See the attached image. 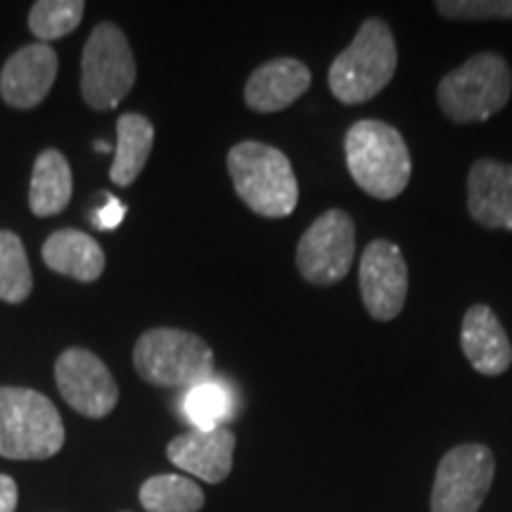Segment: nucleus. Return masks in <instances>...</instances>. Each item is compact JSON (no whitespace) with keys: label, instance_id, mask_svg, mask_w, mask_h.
I'll list each match as a JSON object with an SVG mask.
<instances>
[{"label":"nucleus","instance_id":"nucleus-1","mask_svg":"<svg viewBox=\"0 0 512 512\" xmlns=\"http://www.w3.org/2000/svg\"><path fill=\"white\" fill-rule=\"evenodd\" d=\"M344 155L354 183L375 200H394L413 174L411 152L394 126L361 119L344 136Z\"/></svg>","mask_w":512,"mask_h":512},{"label":"nucleus","instance_id":"nucleus-2","mask_svg":"<svg viewBox=\"0 0 512 512\" xmlns=\"http://www.w3.org/2000/svg\"><path fill=\"white\" fill-rule=\"evenodd\" d=\"M399 67V50L389 24L368 17L354 41L335 57L328 72V86L342 105H363L384 91Z\"/></svg>","mask_w":512,"mask_h":512},{"label":"nucleus","instance_id":"nucleus-3","mask_svg":"<svg viewBox=\"0 0 512 512\" xmlns=\"http://www.w3.org/2000/svg\"><path fill=\"white\" fill-rule=\"evenodd\" d=\"M228 174L235 192L254 214L285 219L297 209L299 183L294 169L278 147L242 140L228 152Z\"/></svg>","mask_w":512,"mask_h":512},{"label":"nucleus","instance_id":"nucleus-4","mask_svg":"<svg viewBox=\"0 0 512 512\" xmlns=\"http://www.w3.org/2000/svg\"><path fill=\"white\" fill-rule=\"evenodd\" d=\"M64 446V422L46 394L0 387V456L46 460Z\"/></svg>","mask_w":512,"mask_h":512},{"label":"nucleus","instance_id":"nucleus-5","mask_svg":"<svg viewBox=\"0 0 512 512\" xmlns=\"http://www.w3.org/2000/svg\"><path fill=\"white\" fill-rule=\"evenodd\" d=\"M512 72L496 53H477L439 81L437 102L446 119L477 124L491 119L508 105Z\"/></svg>","mask_w":512,"mask_h":512},{"label":"nucleus","instance_id":"nucleus-6","mask_svg":"<svg viewBox=\"0 0 512 512\" xmlns=\"http://www.w3.org/2000/svg\"><path fill=\"white\" fill-rule=\"evenodd\" d=\"M133 366L155 387L192 389L214 375V351L195 332L155 328L140 335Z\"/></svg>","mask_w":512,"mask_h":512},{"label":"nucleus","instance_id":"nucleus-7","mask_svg":"<svg viewBox=\"0 0 512 512\" xmlns=\"http://www.w3.org/2000/svg\"><path fill=\"white\" fill-rule=\"evenodd\" d=\"M136 83V60L124 31L102 22L88 36L81 55V93L88 107L105 112L119 107Z\"/></svg>","mask_w":512,"mask_h":512},{"label":"nucleus","instance_id":"nucleus-8","mask_svg":"<svg viewBox=\"0 0 512 512\" xmlns=\"http://www.w3.org/2000/svg\"><path fill=\"white\" fill-rule=\"evenodd\" d=\"M356 256V223L347 211L320 214L297 245V268L311 285L328 287L347 278Z\"/></svg>","mask_w":512,"mask_h":512},{"label":"nucleus","instance_id":"nucleus-9","mask_svg":"<svg viewBox=\"0 0 512 512\" xmlns=\"http://www.w3.org/2000/svg\"><path fill=\"white\" fill-rule=\"evenodd\" d=\"M496 475L489 446L463 444L451 448L437 467L432 486V512H479Z\"/></svg>","mask_w":512,"mask_h":512},{"label":"nucleus","instance_id":"nucleus-10","mask_svg":"<svg viewBox=\"0 0 512 512\" xmlns=\"http://www.w3.org/2000/svg\"><path fill=\"white\" fill-rule=\"evenodd\" d=\"M55 382L62 399L86 418H105L119 401L117 382L93 351L72 347L55 363Z\"/></svg>","mask_w":512,"mask_h":512},{"label":"nucleus","instance_id":"nucleus-11","mask_svg":"<svg viewBox=\"0 0 512 512\" xmlns=\"http://www.w3.org/2000/svg\"><path fill=\"white\" fill-rule=\"evenodd\" d=\"M363 304L375 320H394L408 297V266L401 247L392 240H373L363 249L358 266Z\"/></svg>","mask_w":512,"mask_h":512},{"label":"nucleus","instance_id":"nucleus-12","mask_svg":"<svg viewBox=\"0 0 512 512\" xmlns=\"http://www.w3.org/2000/svg\"><path fill=\"white\" fill-rule=\"evenodd\" d=\"M57 76V53L48 43L19 48L0 72V95L15 110L41 105Z\"/></svg>","mask_w":512,"mask_h":512},{"label":"nucleus","instance_id":"nucleus-13","mask_svg":"<svg viewBox=\"0 0 512 512\" xmlns=\"http://www.w3.org/2000/svg\"><path fill=\"white\" fill-rule=\"evenodd\" d=\"M235 434L228 427L190 430L178 434L166 446V458L188 475L207 484H221L233 470Z\"/></svg>","mask_w":512,"mask_h":512},{"label":"nucleus","instance_id":"nucleus-14","mask_svg":"<svg viewBox=\"0 0 512 512\" xmlns=\"http://www.w3.org/2000/svg\"><path fill=\"white\" fill-rule=\"evenodd\" d=\"M467 211L479 226L512 230V164L479 159L467 174Z\"/></svg>","mask_w":512,"mask_h":512},{"label":"nucleus","instance_id":"nucleus-15","mask_svg":"<svg viewBox=\"0 0 512 512\" xmlns=\"http://www.w3.org/2000/svg\"><path fill=\"white\" fill-rule=\"evenodd\" d=\"M460 349L470 366L486 377L503 375L512 366V344L494 309L470 306L460 325Z\"/></svg>","mask_w":512,"mask_h":512},{"label":"nucleus","instance_id":"nucleus-16","mask_svg":"<svg viewBox=\"0 0 512 512\" xmlns=\"http://www.w3.org/2000/svg\"><path fill=\"white\" fill-rule=\"evenodd\" d=\"M311 86V72L304 62L294 57H278L256 67L245 86V102L249 110L273 114L287 110Z\"/></svg>","mask_w":512,"mask_h":512},{"label":"nucleus","instance_id":"nucleus-17","mask_svg":"<svg viewBox=\"0 0 512 512\" xmlns=\"http://www.w3.org/2000/svg\"><path fill=\"white\" fill-rule=\"evenodd\" d=\"M43 261L50 271L67 275L79 283H93L105 271V252L98 240L81 230L64 228L43 242Z\"/></svg>","mask_w":512,"mask_h":512},{"label":"nucleus","instance_id":"nucleus-18","mask_svg":"<svg viewBox=\"0 0 512 512\" xmlns=\"http://www.w3.org/2000/svg\"><path fill=\"white\" fill-rule=\"evenodd\" d=\"M72 169L60 150H43L34 162L29 185V207L38 219L60 214L72 200Z\"/></svg>","mask_w":512,"mask_h":512},{"label":"nucleus","instance_id":"nucleus-19","mask_svg":"<svg viewBox=\"0 0 512 512\" xmlns=\"http://www.w3.org/2000/svg\"><path fill=\"white\" fill-rule=\"evenodd\" d=\"M152 140H155V128H152L150 119L136 112L121 114L117 121V147H114V162L110 169L114 185L128 188L136 181L152 152Z\"/></svg>","mask_w":512,"mask_h":512},{"label":"nucleus","instance_id":"nucleus-20","mask_svg":"<svg viewBox=\"0 0 512 512\" xmlns=\"http://www.w3.org/2000/svg\"><path fill=\"white\" fill-rule=\"evenodd\" d=\"M140 505L147 512H200L204 494L190 477L157 475L140 486Z\"/></svg>","mask_w":512,"mask_h":512},{"label":"nucleus","instance_id":"nucleus-21","mask_svg":"<svg viewBox=\"0 0 512 512\" xmlns=\"http://www.w3.org/2000/svg\"><path fill=\"white\" fill-rule=\"evenodd\" d=\"M34 278L22 240L10 230H0V302L19 304L31 294Z\"/></svg>","mask_w":512,"mask_h":512},{"label":"nucleus","instance_id":"nucleus-22","mask_svg":"<svg viewBox=\"0 0 512 512\" xmlns=\"http://www.w3.org/2000/svg\"><path fill=\"white\" fill-rule=\"evenodd\" d=\"M183 411L195 430H216L230 418L233 399L221 382L207 380L188 389L183 399Z\"/></svg>","mask_w":512,"mask_h":512},{"label":"nucleus","instance_id":"nucleus-23","mask_svg":"<svg viewBox=\"0 0 512 512\" xmlns=\"http://www.w3.org/2000/svg\"><path fill=\"white\" fill-rule=\"evenodd\" d=\"M86 3L81 0H41L29 12V29L41 43L72 34L83 19Z\"/></svg>","mask_w":512,"mask_h":512},{"label":"nucleus","instance_id":"nucleus-24","mask_svg":"<svg viewBox=\"0 0 512 512\" xmlns=\"http://www.w3.org/2000/svg\"><path fill=\"white\" fill-rule=\"evenodd\" d=\"M434 8L446 19H512V0H439Z\"/></svg>","mask_w":512,"mask_h":512},{"label":"nucleus","instance_id":"nucleus-25","mask_svg":"<svg viewBox=\"0 0 512 512\" xmlns=\"http://www.w3.org/2000/svg\"><path fill=\"white\" fill-rule=\"evenodd\" d=\"M124 216H126L124 204H121L117 197L105 195V202H102L100 207L93 211V219L91 221L95 223V228L112 230V228H117L121 221H124Z\"/></svg>","mask_w":512,"mask_h":512},{"label":"nucleus","instance_id":"nucleus-26","mask_svg":"<svg viewBox=\"0 0 512 512\" xmlns=\"http://www.w3.org/2000/svg\"><path fill=\"white\" fill-rule=\"evenodd\" d=\"M19 501V491L15 479L0 475V512H15Z\"/></svg>","mask_w":512,"mask_h":512},{"label":"nucleus","instance_id":"nucleus-27","mask_svg":"<svg viewBox=\"0 0 512 512\" xmlns=\"http://www.w3.org/2000/svg\"><path fill=\"white\" fill-rule=\"evenodd\" d=\"M95 150H98V152H112V147L105 145V143H95Z\"/></svg>","mask_w":512,"mask_h":512}]
</instances>
